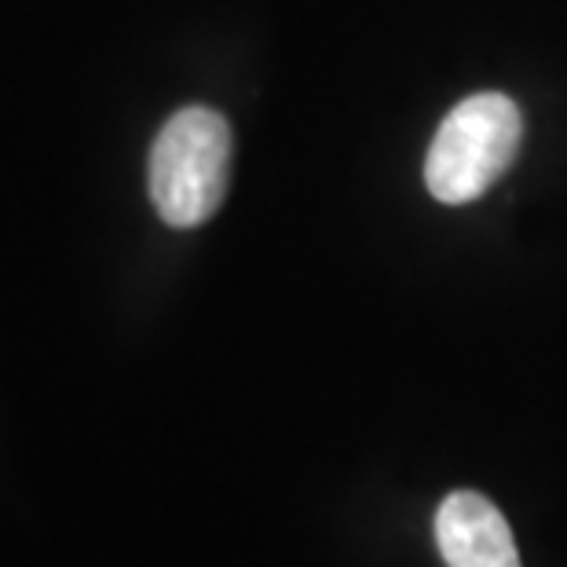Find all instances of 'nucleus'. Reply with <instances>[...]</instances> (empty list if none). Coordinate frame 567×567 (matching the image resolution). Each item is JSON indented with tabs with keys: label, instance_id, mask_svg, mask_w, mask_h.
Wrapping results in <instances>:
<instances>
[{
	"label": "nucleus",
	"instance_id": "nucleus-1",
	"mask_svg": "<svg viewBox=\"0 0 567 567\" xmlns=\"http://www.w3.org/2000/svg\"><path fill=\"white\" fill-rule=\"evenodd\" d=\"M231 125L209 106H184L151 147V202L168 227H198L231 184Z\"/></svg>",
	"mask_w": 567,
	"mask_h": 567
},
{
	"label": "nucleus",
	"instance_id": "nucleus-2",
	"mask_svg": "<svg viewBox=\"0 0 567 567\" xmlns=\"http://www.w3.org/2000/svg\"><path fill=\"white\" fill-rule=\"evenodd\" d=\"M524 140V117L509 95L480 92L443 117L425 158V184L446 205L476 202L513 165Z\"/></svg>",
	"mask_w": 567,
	"mask_h": 567
},
{
	"label": "nucleus",
	"instance_id": "nucleus-3",
	"mask_svg": "<svg viewBox=\"0 0 567 567\" xmlns=\"http://www.w3.org/2000/svg\"><path fill=\"white\" fill-rule=\"evenodd\" d=\"M436 542L446 567H520L509 520L476 491L443 498L436 513Z\"/></svg>",
	"mask_w": 567,
	"mask_h": 567
}]
</instances>
